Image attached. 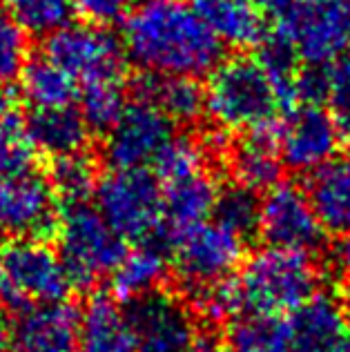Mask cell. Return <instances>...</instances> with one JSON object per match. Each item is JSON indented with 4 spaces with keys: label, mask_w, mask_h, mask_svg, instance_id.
<instances>
[{
    "label": "cell",
    "mask_w": 350,
    "mask_h": 352,
    "mask_svg": "<svg viewBox=\"0 0 350 352\" xmlns=\"http://www.w3.org/2000/svg\"><path fill=\"white\" fill-rule=\"evenodd\" d=\"M121 45L141 72L195 78L210 74L223 54L190 0H134L123 16Z\"/></svg>",
    "instance_id": "cell-1"
},
{
    "label": "cell",
    "mask_w": 350,
    "mask_h": 352,
    "mask_svg": "<svg viewBox=\"0 0 350 352\" xmlns=\"http://www.w3.org/2000/svg\"><path fill=\"white\" fill-rule=\"evenodd\" d=\"M292 105L259 56L221 58L210 72L206 112L226 132H274Z\"/></svg>",
    "instance_id": "cell-2"
},
{
    "label": "cell",
    "mask_w": 350,
    "mask_h": 352,
    "mask_svg": "<svg viewBox=\"0 0 350 352\" xmlns=\"http://www.w3.org/2000/svg\"><path fill=\"white\" fill-rule=\"evenodd\" d=\"M321 270L312 252L268 245L248 256L237 276L241 314L288 317L319 292Z\"/></svg>",
    "instance_id": "cell-3"
},
{
    "label": "cell",
    "mask_w": 350,
    "mask_h": 352,
    "mask_svg": "<svg viewBox=\"0 0 350 352\" xmlns=\"http://www.w3.org/2000/svg\"><path fill=\"white\" fill-rule=\"evenodd\" d=\"M72 288L58 252L43 239H12L0 245V305L25 312L65 301Z\"/></svg>",
    "instance_id": "cell-4"
},
{
    "label": "cell",
    "mask_w": 350,
    "mask_h": 352,
    "mask_svg": "<svg viewBox=\"0 0 350 352\" xmlns=\"http://www.w3.org/2000/svg\"><path fill=\"white\" fill-rule=\"evenodd\" d=\"M54 234L72 285L78 288H89L109 276L125 254V239L89 203L65 206Z\"/></svg>",
    "instance_id": "cell-5"
},
{
    "label": "cell",
    "mask_w": 350,
    "mask_h": 352,
    "mask_svg": "<svg viewBox=\"0 0 350 352\" xmlns=\"http://www.w3.org/2000/svg\"><path fill=\"white\" fill-rule=\"evenodd\" d=\"M94 194L98 212L125 241H154L163 230V188L145 168H112Z\"/></svg>",
    "instance_id": "cell-6"
},
{
    "label": "cell",
    "mask_w": 350,
    "mask_h": 352,
    "mask_svg": "<svg viewBox=\"0 0 350 352\" xmlns=\"http://www.w3.org/2000/svg\"><path fill=\"white\" fill-rule=\"evenodd\" d=\"M277 21V36L306 67H328L350 50V0H299Z\"/></svg>",
    "instance_id": "cell-7"
},
{
    "label": "cell",
    "mask_w": 350,
    "mask_h": 352,
    "mask_svg": "<svg viewBox=\"0 0 350 352\" xmlns=\"http://www.w3.org/2000/svg\"><path fill=\"white\" fill-rule=\"evenodd\" d=\"M45 38V56L61 65L80 85L123 78L127 60L123 45L105 25L67 23Z\"/></svg>",
    "instance_id": "cell-8"
},
{
    "label": "cell",
    "mask_w": 350,
    "mask_h": 352,
    "mask_svg": "<svg viewBox=\"0 0 350 352\" xmlns=\"http://www.w3.org/2000/svg\"><path fill=\"white\" fill-rule=\"evenodd\" d=\"M170 236V261L190 290L228 279L243 263L245 239L221 226L219 221L208 219Z\"/></svg>",
    "instance_id": "cell-9"
},
{
    "label": "cell",
    "mask_w": 350,
    "mask_h": 352,
    "mask_svg": "<svg viewBox=\"0 0 350 352\" xmlns=\"http://www.w3.org/2000/svg\"><path fill=\"white\" fill-rule=\"evenodd\" d=\"M274 141L285 168L312 174L337 156L342 134L326 107L297 103L281 116Z\"/></svg>",
    "instance_id": "cell-10"
},
{
    "label": "cell",
    "mask_w": 350,
    "mask_h": 352,
    "mask_svg": "<svg viewBox=\"0 0 350 352\" xmlns=\"http://www.w3.org/2000/svg\"><path fill=\"white\" fill-rule=\"evenodd\" d=\"M268 245L315 252L324 241L317 212L312 208L308 192L297 183L279 181L265 190L259 199V230Z\"/></svg>",
    "instance_id": "cell-11"
},
{
    "label": "cell",
    "mask_w": 350,
    "mask_h": 352,
    "mask_svg": "<svg viewBox=\"0 0 350 352\" xmlns=\"http://www.w3.org/2000/svg\"><path fill=\"white\" fill-rule=\"evenodd\" d=\"M58 197L47 176L36 170L0 176V234L43 239L58 223Z\"/></svg>",
    "instance_id": "cell-12"
},
{
    "label": "cell",
    "mask_w": 350,
    "mask_h": 352,
    "mask_svg": "<svg viewBox=\"0 0 350 352\" xmlns=\"http://www.w3.org/2000/svg\"><path fill=\"white\" fill-rule=\"evenodd\" d=\"M172 136V120L150 100L136 98L105 132V159L112 168H147Z\"/></svg>",
    "instance_id": "cell-13"
},
{
    "label": "cell",
    "mask_w": 350,
    "mask_h": 352,
    "mask_svg": "<svg viewBox=\"0 0 350 352\" xmlns=\"http://www.w3.org/2000/svg\"><path fill=\"white\" fill-rule=\"evenodd\" d=\"M125 312L139 352H183L197 339L192 308L170 292L145 294Z\"/></svg>",
    "instance_id": "cell-14"
},
{
    "label": "cell",
    "mask_w": 350,
    "mask_h": 352,
    "mask_svg": "<svg viewBox=\"0 0 350 352\" xmlns=\"http://www.w3.org/2000/svg\"><path fill=\"white\" fill-rule=\"evenodd\" d=\"M281 352H330L348 330L344 303L333 294L317 292L283 319Z\"/></svg>",
    "instance_id": "cell-15"
},
{
    "label": "cell",
    "mask_w": 350,
    "mask_h": 352,
    "mask_svg": "<svg viewBox=\"0 0 350 352\" xmlns=\"http://www.w3.org/2000/svg\"><path fill=\"white\" fill-rule=\"evenodd\" d=\"M78 319L69 303L36 305L18 312V319L9 332L14 352H76Z\"/></svg>",
    "instance_id": "cell-16"
},
{
    "label": "cell",
    "mask_w": 350,
    "mask_h": 352,
    "mask_svg": "<svg viewBox=\"0 0 350 352\" xmlns=\"http://www.w3.org/2000/svg\"><path fill=\"white\" fill-rule=\"evenodd\" d=\"M212 36L228 47H254L268 38L263 12L252 0H190Z\"/></svg>",
    "instance_id": "cell-17"
},
{
    "label": "cell",
    "mask_w": 350,
    "mask_h": 352,
    "mask_svg": "<svg viewBox=\"0 0 350 352\" xmlns=\"http://www.w3.org/2000/svg\"><path fill=\"white\" fill-rule=\"evenodd\" d=\"M76 352H139L127 312L105 294L91 296L78 319Z\"/></svg>",
    "instance_id": "cell-18"
},
{
    "label": "cell",
    "mask_w": 350,
    "mask_h": 352,
    "mask_svg": "<svg viewBox=\"0 0 350 352\" xmlns=\"http://www.w3.org/2000/svg\"><path fill=\"white\" fill-rule=\"evenodd\" d=\"M308 197L324 232L350 236V156H335L312 172Z\"/></svg>",
    "instance_id": "cell-19"
},
{
    "label": "cell",
    "mask_w": 350,
    "mask_h": 352,
    "mask_svg": "<svg viewBox=\"0 0 350 352\" xmlns=\"http://www.w3.org/2000/svg\"><path fill=\"white\" fill-rule=\"evenodd\" d=\"M163 188V228L170 234L212 219L219 197V183L210 172L172 181Z\"/></svg>",
    "instance_id": "cell-20"
},
{
    "label": "cell",
    "mask_w": 350,
    "mask_h": 352,
    "mask_svg": "<svg viewBox=\"0 0 350 352\" xmlns=\"http://www.w3.org/2000/svg\"><path fill=\"white\" fill-rule=\"evenodd\" d=\"M25 127L36 152L47 154L52 159L83 152L91 134L83 114L72 105L32 109V114L25 120Z\"/></svg>",
    "instance_id": "cell-21"
},
{
    "label": "cell",
    "mask_w": 350,
    "mask_h": 352,
    "mask_svg": "<svg viewBox=\"0 0 350 352\" xmlns=\"http://www.w3.org/2000/svg\"><path fill=\"white\" fill-rule=\"evenodd\" d=\"M136 94L154 103L172 123H195L206 114V87L195 76L147 74L136 82Z\"/></svg>",
    "instance_id": "cell-22"
},
{
    "label": "cell",
    "mask_w": 350,
    "mask_h": 352,
    "mask_svg": "<svg viewBox=\"0 0 350 352\" xmlns=\"http://www.w3.org/2000/svg\"><path fill=\"white\" fill-rule=\"evenodd\" d=\"M170 258L154 241L136 243L132 250H125L123 258L109 274L112 292L118 301L132 303L141 296L161 290V283L168 276Z\"/></svg>",
    "instance_id": "cell-23"
},
{
    "label": "cell",
    "mask_w": 350,
    "mask_h": 352,
    "mask_svg": "<svg viewBox=\"0 0 350 352\" xmlns=\"http://www.w3.org/2000/svg\"><path fill=\"white\" fill-rule=\"evenodd\" d=\"M274 132L248 134L241 143L234 145L232 154H230V170H232L237 185H243L252 192H265L274 183H279L283 163L277 150V141H274Z\"/></svg>",
    "instance_id": "cell-24"
},
{
    "label": "cell",
    "mask_w": 350,
    "mask_h": 352,
    "mask_svg": "<svg viewBox=\"0 0 350 352\" xmlns=\"http://www.w3.org/2000/svg\"><path fill=\"white\" fill-rule=\"evenodd\" d=\"M21 94L32 109L65 107L78 98V82L52 58H27L21 74Z\"/></svg>",
    "instance_id": "cell-25"
},
{
    "label": "cell",
    "mask_w": 350,
    "mask_h": 352,
    "mask_svg": "<svg viewBox=\"0 0 350 352\" xmlns=\"http://www.w3.org/2000/svg\"><path fill=\"white\" fill-rule=\"evenodd\" d=\"M47 179L56 197L65 201V206H74V203H87V199L96 192L100 176L91 156L85 152H74L52 159Z\"/></svg>",
    "instance_id": "cell-26"
},
{
    "label": "cell",
    "mask_w": 350,
    "mask_h": 352,
    "mask_svg": "<svg viewBox=\"0 0 350 352\" xmlns=\"http://www.w3.org/2000/svg\"><path fill=\"white\" fill-rule=\"evenodd\" d=\"M127 105L123 78L98 80L83 85L78 91V112L91 132H107Z\"/></svg>",
    "instance_id": "cell-27"
},
{
    "label": "cell",
    "mask_w": 350,
    "mask_h": 352,
    "mask_svg": "<svg viewBox=\"0 0 350 352\" xmlns=\"http://www.w3.org/2000/svg\"><path fill=\"white\" fill-rule=\"evenodd\" d=\"M154 176L161 181V185L195 176L201 172H208L210 152L208 145L195 141L190 136H172L163 150L154 159Z\"/></svg>",
    "instance_id": "cell-28"
},
{
    "label": "cell",
    "mask_w": 350,
    "mask_h": 352,
    "mask_svg": "<svg viewBox=\"0 0 350 352\" xmlns=\"http://www.w3.org/2000/svg\"><path fill=\"white\" fill-rule=\"evenodd\" d=\"M212 219L248 241L259 230V199H256V192L243 188V185H230L226 190H219Z\"/></svg>",
    "instance_id": "cell-29"
},
{
    "label": "cell",
    "mask_w": 350,
    "mask_h": 352,
    "mask_svg": "<svg viewBox=\"0 0 350 352\" xmlns=\"http://www.w3.org/2000/svg\"><path fill=\"white\" fill-rule=\"evenodd\" d=\"M283 319L265 314H243L230 326V348L232 352H281Z\"/></svg>",
    "instance_id": "cell-30"
},
{
    "label": "cell",
    "mask_w": 350,
    "mask_h": 352,
    "mask_svg": "<svg viewBox=\"0 0 350 352\" xmlns=\"http://www.w3.org/2000/svg\"><path fill=\"white\" fill-rule=\"evenodd\" d=\"M9 14L32 36H50L72 23V0H7Z\"/></svg>",
    "instance_id": "cell-31"
},
{
    "label": "cell",
    "mask_w": 350,
    "mask_h": 352,
    "mask_svg": "<svg viewBox=\"0 0 350 352\" xmlns=\"http://www.w3.org/2000/svg\"><path fill=\"white\" fill-rule=\"evenodd\" d=\"M36 154L39 152L27 134L25 120L16 109L0 118V176L34 170Z\"/></svg>",
    "instance_id": "cell-32"
},
{
    "label": "cell",
    "mask_w": 350,
    "mask_h": 352,
    "mask_svg": "<svg viewBox=\"0 0 350 352\" xmlns=\"http://www.w3.org/2000/svg\"><path fill=\"white\" fill-rule=\"evenodd\" d=\"M192 308L212 323H223L241 314V296L237 279L228 276L215 283L192 290Z\"/></svg>",
    "instance_id": "cell-33"
},
{
    "label": "cell",
    "mask_w": 350,
    "mask_h": 352,
    "mask_svg": "<svg viewBox=\"0 0 350 352\" xmlns=\"http://www.w3.org/2000/svg\"><path fill=\"white\" fill-rule=\"evenodd\" d=\"M328 112L333 114L342 141L350 143V50L326 67Z\"/></svg>",
    "instance_id": "cell-34"
},
{
    "label": "cell",
    "mask_w": 350,
    "mask_h": 352,
    "mask_svg": "<svg viewBox=\"0 0 350 352\" xmlns=\"http://www.w3.org/2000/svg\"><path fill=\"white\" fill-rule=\"evenodd\" d=\"M27 32L9 9L0 7V85L14 80L27 63Z\"/></svg>",
    "instance_id": "cell-35"
},
{
    "label": "cell",
    "mask_w": 350,
    "mask_h": 352,
    "mask_svg": "<svg viewBox=\"0 0 350 352\" xmlns=\"http://www.w3.org/2000/svg\"><path fill=\"white\" fill-rule=\"evenodd\" d=\"M74 12H78L85 21L109 25L123 21V16L130 12L134 0H72Z\"/></svg>",
    "instance_id": "cell-36"
},
{
    "label": "cell",
    "mask_w": 350,
    "mask_h": 352,
    "mask_svg": "<svg viewBox=\"0 0 350 352\" xmlns=\"http://www.w3.org/2000/svg\"><path fill=\"white\" fill-rule=\"evenodd\" d=\"M335 263L339 270L350 276V236L339 241V245L335 250Z\"/></svg>",
    "instance_id": "cell-37"
},
{
    "label": "cell",
    "mask_w": 350,
    "mask_h": 352,
    "mask_svg": "<svg viewBox=\"0 0 350 352\" xmlns=\"http://www.w3.org/2000/svg\"><path fill=\"white\" fill-rule=\"evenodd\" d=\"M299 0H261V7L274 18H281L283 14H288L290 9L297 5Z\"/></svg>",
    "instance_id": "cell-38"
},
{
    "label": "cell",
    "mask_w": 350,
    "mask_h": 352,
    "mask_svg": "<svg viewBox=\"0 0 350 352\" xmlns=\"http://www.w3.org/2000/svg\"><path fill=\"white\" fill-rule=\"evenodd\" d=\"M183 352H226V350L212 337H197Z\"/></svg>",
    "instance_id": "cell-39"
},
{
    "label": "cell",
    "mask_w": 350,
    "mask_h": 352,
    "mask_svg": "<svg viewBox=\"0 0 350 352\" xmlns=\"http://www.w3.org/2000/svg\"><path fill=\"white\" fill-rule=\"evenodd\" d=\"M9 112H14V98H12V94H9L7 89L0 87V118H3L5 114H9Z\"/></svg>",
    "instance_id": "cell-40"
},
{
    "label": "cell",
    "mask_w": 350,
    "mask_h": 352,
    "mask_svg": "<svg viewBox=\"0 0 350 352\" xmlns=\"http://www.w3.org/2000/svg\"><path fill=\"white\" fill-rule=\"evenodd\" d=\"M330 352H350V328L337 339V344L330 348Z\"/></svg>",
    "instance_id": "cell-41"
},
{
    "label": "cell",
    "mask_w": 350,
    "mask_h": 352,
    "mask_svg": "<svg viewBox=\"0 0 350 352\" xmlns=\"http://www.w3.org/2000/svg\"><path fill=\"white\" fill-rule=\"evenodd\" d=\"M7 346H9V332L5 328V323L0 321V352H5Z\"/></svg>",
    "instance_id": "cell-42"
},
{
    "label": "cell",
    "mask_w": 350,
    "mask_h": 352,
    "mask_svg": "<svg viewBox=\"0 0 350 352\" xmlns=\"http://www.w3.org/2000/svg\"><path fill=\"white\" fill-rule=\"evenodd\" d=\"M344 308H346V314L350 317V290H348V296H346V301H344Z\"/></svg>",
    "instance_id": "cell-43"
}]
</instances>
